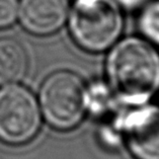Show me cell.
I'll return each instance as SVG.
<instances>
[{"mask_svg": "<svg viewBox=\"0 0 159 159\" xmlns=\"http://www.w3.org/2000/svg\"><path fill=\"white\" fill-rule=\"evenodd\" d=\"M139 25L143 34L159 46V0L144 7L139 17Z\"/></svg>", "mask_w": 159, "mask_h": 159, "instance_id": "obj_8", "label": "cell"}, {"mask_svg": "<svg viewBox=\"0 0 159 159\" xmlns=\"http://www.w3.org/2000/svg\"><path fill=\"white\" fill-rule=\"evenodd\" d=\"M17 0H0V30L8 28L16 19Z\"/></svg>", "mask_w": 159, "mask_h": 159, "instance_id": "obj_10", "label": "cell"}, {"mask_svg": "<svg viewBox=\"0 0 159 159\" xmlns=\"http://www.w3.org/2000/svg\"><path fill=\"white\" fill-rule=\"evenodd\" d=\"M41 115L36 98L21 86L0 89V141L8 145L28 143L37 135Z\"/></svg>", "mask_w": 159, "mask_h": 159, "instance_id": "obj_4", "label": "cell"}, {"mask_svg": "<svg viewBox=\"0 0 159 159\" xmlns=\"http://www.w3.org/2000/svg\"><path fill=\"white\" fill-rule=\"evenodd\" d=\"M68 8V0H21L19 16L28 32L45 36L64 25Z\"/></svg>", "mask_w": 159, "mask_h": 159, "instance_id": "obj_6", "label": "cell"}, {"mask_svg": "<svg viewBox=\"0 0 159 159\" xmlns=\"http://www.w3.org/2000/svg\"><path fill=\"white\" fill-rule=\"evenodd\" d=\"M118 127L136 159H159V107L146 106L130 111Z\"/></svg>", "mask_w": 159, "mask_h": 159, "instance_id": "obj_5", "label": "cell"}, {"mask_svg": "<svg viewBox=\"0 0 159 159\" xmlns=\"http://www.w3.org/2000/svg\"><path fill=\"white\" fill-rule=\"evenodd\" d=\"M111 92L102 84H94L86 91V110L93 114H103L111 108Z\"/></svg>", "mask_w": 159, "mask_h": 159, "instance_id": "obj_9", "label": "cell"}, {"mask_svg": "<svg viewBox=\"0 0 159 159\" xmlns=\"http://www.w3.org/2000/svg\"><path fill=\"white\" fill-rule=\"evenodd\" d=\"M107 72L120 102L142 104L159 90V53L142 39H125L111 51Z\"/></svg>", "mask_w": 159, "mask_h": 159, "instance_id": "obj_1", "label": "cell"}, {"mask_svg": "<svg viewBox=\"0 0 159 159\" xmlns=\"http://www.w3.org/2000/svg\"><path fill=\"white\" fill-rule=\"evenodd\" d=\"M124 25L120 6L114 0H75L69 26L75 42L89 52H102L118 40Z\"/></svg>", "mask_w": 159, "mask_h": 159, "instance_id": "obj_2", "label": "cell"}, {"mask_svg": "<svg viewBox=\"0 0 159 159\" xmlns=\"http://www.w3.org/2000/svg\"><path fill=\"white\" fill-rule=\"evenodd\" d=\"M86 89L78 76L69 71L52 74L42 85L41 106L47 122L58 130H70L86 111Z\"/></svg>", "mask_w": 159, "mask_h": 159, "instance_id": "obj_3", "label": "cell"}, {"mask_svg": "<svg viewBox=\"0 0 159 159\" xmlns=\"http://www.w3.org/2000/svg\"><path fill=\"white\" fill-rule=\"evenodd\" d=\"M29 58L25 48L16 40L0 39V84H12L25 77Z\"/></svg>", "mask_w": 159, "mask_h": 159, "instance_id": "obj_7", "label": "cell"}, {"mask_svg": "<svg viewBox=\"0 0 159 159\" xmlns=\"http://www.w3.org/2000/svg\"><path fill=\"white\" fill-rule=\"evenodd\" d=\"M120 7H124L126 9H136L144 5L149 0H114Z\"/></svg>", "mask_w": 159, "mask_h": 159, "instance_id": "obj_11", "label": "cell"}]
</instances>
